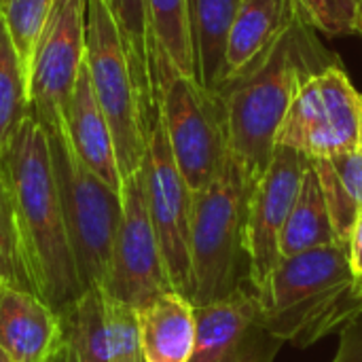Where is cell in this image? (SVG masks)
<instances>
[{
	"label": "cell",
	"instance_id": "obj_32",
	"mask_svg": "<svg viewBox=\"0 0 362 362\" xmlns=\"http://www.w3.org/2000/svg\"><path fill=\"white\" fill-rule=\"evenodd\" d=\"M361 100H362V93H361ZM358 148L362 151V102H361V129H358Z\"/></svg>",
	"mask_w": 362,
	"mask_h": 362
},
{
	"label": "cell",
	"instance_id": "obj_28",
	"mask_svg": "<svg viewBox=\"0 0 362 362\" xmlns=\"http://www.w3.org/2000/svg\"><path fill=\"white\" fill-rule=\"evenodd\" d=\"M0 284L25 288V282H23V276L19 269V261H17L11 216H8V204H6L2 180H0Z\"/></svg>",
	"mask_w": 362,
	"mask_h": 362
},
{
	"label": "cell",
	"instance_id": "obj_35",
	"mask_svg": "<svg viewBox=\"0 0 362 362\" xmlns=\"http://www.w3.org/2000/svg\"><path fill=\"white\" fill-rule=\"evenodd\" d=\"M0 4H2V0H0Z\"/></svg>",
	"mask_w": 362,
	"mask_h": 362
},
{
	"label": "cell",
	"instance_id": "obj_4",
	"mask_svg": "<svg viewBox=\"0 0 362 362\" xmlns=\"http://www.w3.org/2000/svg\"><path fill=\"white\" fill-rule=\"evenodd\" d=\"M250 189L242 168L227 153L214 180L193 193L187 299L195 308L225 299L246 286L244 216Z\"/></svg>",
	"mask_w": 362,
	"mask_h": 362
},
{
	"label": "cell",
	"instance_id": "obj_27",
	"mask_svg": "<svg viewBox=\"0 0 362 362\" xmlns=\"http://www.w3.org/2000/svg\"><path fill=\"white\" fill-rule=\"evenodd\" d=\"M314 168H316L320 185H322V193H325V199H327V208H329V214H331L333 229H335L339 242L346 246L348 238H350V231L354 227V221H356L361 210L356 208V204L352 202V197L348 195V191L344 189V185L339 182L335 170L331 168V163L327 159L314 161Z\"/></svg>",
	"mask_w": 362,
	"mask_h": 362
},
{
	"label": "cell",
	"instance_id": "obj_7",
	"mask_svg": "<svg viewBox=\"0 0 362 362\" xmlns=\"http://www.w3.org/2000/svg\"><path fill=\"white\" fill-rule=\"evenodd\" d=\"M157 106L170 151L187 187L191 193L206 189L229 153L221 93L208 91L195 78L170 70L161 83Z\"/></svg>",
	"mask_w": 362,
	"mask_h": 362
},
{
	"label": "cell",
	"instance_id": "obj_30",
	"mask_svg": "<svg viewBox=\"0 0 362 362\" xmlns=\"http://www.w3.org/2000/svg\"><path fill=\"white\" fill-rule=\"evenodd\" d=\"M331 362H362V312L339 329V346Z\"/></svg>",
	"mask_w": 362,
	"mask_h": 362
},
{
	"label": "cell",
	"instance_id": "obj_6",
	"mask_svg": "<svg viewBox=\"0 0 362 362\" xmlns=\"http://www.w3.org/2000/svg\"><path fill=\"white\" fill-rule=\"evenodd\" d=\"M49 146L81 284L102 288L121 223V193L76 159L64 134H49Z\"/></svg>",
	"mask_w": 362,
	"mask_h": 362
},
{
	"label": "cell",
	"instance_id": "obj_29",
	"mask_svg": "<svg viewBox=\"0 0 362 362\" xmlns=\"http://www.w3.org/2000/svg\"><path fill=\"white\" fill-rule=\"evenodd\" d=\"M331 168L335 170L339 182L356 204V208L362 210V151L356 148L352 153L337 155L333 159H327Z\"/></svg>",
	"mask_w": 362,
	"mask_h": 362
},
{
	"label": "cell",
	"instance_id": "obj_34",
	"mask_svg": "<svg viewBox=\"0 0 362 362\" xmlns=\"http://www.w3.org/2000/svg\"><path fill=\"white\" fill-rule=\"evenodd\" d=\"M358 4H361V6H362V0H358Z\"/></svg>",
	"mask_w": 362,
	"mask_h": 362
},
{
	"label": "cell",
	"instance_id": "obj_12",
	"mask_svg": "<svg viewBox=\"0 0 362 362\" xmlns=\"http://www.w3.org/2000/svg\"><path fill=\"white\" fill-rule=\"evenodd\" d=\"M312 159L276 146L265 174L252 185L244 216V252L248 261V284L257 293L280 263V233L299 195Z\"/></svg>",
	"mask_w": 362,
	"mask_h": 362
},
{
	"label": "cell",
	"instance_id": "obj_24",
	"mask_svg": "<svg viewBox=\"0 0 362 362\" xmlns=\"http://www.w3.org/2000/svg\"><path fill=\"white\" fill-rule=\"evenodd\" d=\"M53 2L55 0H2L0 4V15L6 23L8 36L23 66L25 78L36 40L42 32V25L49 17Z\"/></svg>",
	"mask_w": 362,
	"mask_h": 362
},
{
	"label": "cell",
	"instance_id": "obj_36",
	"mask_svg": "<svg viewBox=\"0 0 362 362\" xmlns=\"http://www.w3.org/2000/svg\"><path fill=\"white\" fill-rule=\"evenodd\" d=\"M361 36H362V34H361Z\"/></svg>",
	"mask_w": 362,
	"mask_h": 362
},
{
	"label": "cell",
	"instance_id": "obj_23",
	"mask_svg": "<svg viewBox=\"0 0 362 362\" xmlns=\"http://www.w3.org/2000/svg\"><path fill=\"white\" fill-rule=\"evenodd\" d=\"M28 117V78L0 15V155Z\"/></svg>",
	"mask_w": 362,
	"mask_h": 362
},
{
	"label": "cell",
	"instance_id": "obj_10",
	"mask_svg": "<svg viewBox=\"0 0 362 362\" xmlns=\"http://www.w3.org/2000/svg\"><path fill=\"white\" fill-rule=\"evenodd\" d=\"M144 193L148 216L159 242L163 267L172 288L189 295V238H191V206L193 193L187 187L157 110V117L146 136V153L142 163Z\"/></svg>",
	"mask_w": 362,
	"mask_h": 362
},
{
	"label": "cell",
	"instance_id": "obj_22",
	"mask_svg": "<svg viewBox=\"0 0 362 362\" xmlns=\"http://www.w3.org/2000/svg\"><path fill=\"white\" fill-rule=\"evenodd\" d=\"M146 6L151 34L159 53L176 72L195 78L187 0H146Z\"/></svg>",
	"mask_w": 362,
	"mask_h": 362
},
{
	"label": "cell",
	"instance_id": "obj_15",
	"mask_svg": "<svg viewBox=\"0 0 362 362\" xmlns=\"http://www.w3.org/2000/svg\"><path fill=\"white\" fill-rule=\"evenodd\" d=\"M66 125H64V138L76 159L93 172L102 182H106L110 189L121 193V174L117 168L115 157V144L110 136V127L106 123V117L102 115L87 66L83 64L74 91L70 95V102L66 106Z\"/></svg>",
	"mask_w": 362,
	"mask_h": 362
},
{
	"label": "cell",
	"instance_id": "obj_18",
	"mask_svg": "<svg viewBox=\"0 0 362 362\" xmlns=\"http://www.w3.org/2000/svg\"><path fill=\"white\" fill-rule=\"evenodd\" d=\"M142 362H191L195 350V305L165 291L136 310Z\"/></svg>",
	"mask_w": 362,
	"mask_h": 362
},
{
	"label": "cell",
	"instance_id": "obj_21",
	"mask_svg": "<svg viewBox=\"0 0 362 362\" xmlns=\"http://www.w3.org/2000/svg\"><path fill=\"white\" fill-rule=\"evenodd\" d=\"M64 339L78 362H110L104 291L87 288L68 310L59 314Z\"/></svg>",
	"mask_w": 362,
	"mask_h": 362
},
{
	"label": "cell",
	"instance_id": "obj_11",
	"mask_svg": "<svg viewBox=\"0 0 362 362\" xmlns=\"http://www.w3.org/2000/svg\"><path fill=\"white\" fill-rule=\"evenodd\" d=\"M121 206V223L115 238L108 278L102 291L138 310L165 291H174L148 216L142 168L123 180Z\"/></svg>",
	"mask_w": 362,
	"mask_h": 362
},
{
	"label": "cell",
	"instance_id": "obj_8",
	"mask_svg": "<svg viewBox=\"0 0 362 362\" xmlns=\"http://www.w3.org/2000/svg\"><path fill=\"white\" fill-rule=\"evenodd\" d=\"M361 91L341 62L310 76L297 91L278 129L276 146L293 148L312 161L358 148Z\"/></svg>",
	"mask_w": 362,
	"mask_h": 362
},
{
	"label": "cell",
	"instance_id": "obj_33",
	"mask_svg": "<svg viewBox=\"0 0 362 362\" xmlns=\"http://www.w3.org/2000/svg\"><path fill=\"white\" fill-rule=\"evenodd\" d=\"M0 362H11V361H8V356H6V354H4L2 350H0Z\"/></svg>",
	"mask_w": 362,
	"mask_h": 362
},
{
	"label": "cell",
	"instance_id": "obj_26",
	"mask_svg": "<svg viewBox=\"0 0 362 362\" xmlns=\"http://www.w3.org/2000/svg\"><path fill=\"white\" fill-rule=\"evenodd\" d=\"M301 15L327 36H354L362 32L358 0H297Z\"/></svg>",
	"mask_w": 362,
	"mask_h": 362
},
{
	"label": "cell",
	"instance_id": "obj_16",
	"mask_svg": "<svg viewBox=\"0 0 362 362\" xmlns=\"http://www.w3.org/2000/svg\"><path fill=\"white\" fill-rule=\"evenodd\" d=\"M297 13V0H242L229 34L225 83L263 62Z\"/></svg>",
	"mask_w": 362,
	"mask_h": 362
},
{
	"label": "cell",
	"instance_id": "obj_19",
	"mask_svg": "<svg viewBox=\"0 0 362 362\" xmlns=\"http://www.w3.org/2000/svg\"><path fill=\"white\" fill-rule=\"evenodd\" d=\"M242 0H187L195 81L218 93L227 78V45Z\"/></svg>",
	"mask_w": 362,
	"mask_h": 362
},
{
	"label": "cell",
	"instance_id": "obj_3",
	"mask_svg": "<svg viewBox=\"0 0 362 362\" xmlns=\"http://www.w3.org/2000/svg\"><path fill=\"white\" fill-rule=\"evenodd\" d=\"M269 331L308 348L362 312V280L348 263V248L333 244L280 259L257 291Z\"/></svg>",
	"mask_w": 362,
	"mask_h": 362
},
{
	"label": "cell",
	"instance_id": "obj_14",
	"mask_svg": "<svg viewBox=\"0 0 362 362\" xmlns=\"http://www.w3.org/2000/svg\"><path fill=\"white\" fill-rule=\"evenodd\" d=\"M64 346L59 316L34 293L0 284V350L11 362H53Z\"/></svg>",
	"mask_w": 362,
	"mask_h": 362
},
{
	"label": "cell",
	"instance_id": "obj_13",
	"mask_svg": "<svg viewBox=\"0 0 362 362\" xmlns=\"http://www.w3.org/2000/svg\"><path fill=\"white\" fill-rule=\"evenodd\" d=\"M195 329L191 362H274L282 348L263 318L257 293L246 286L195 308Z\"/></svg>",
	"mask_w": 362,
	"mask_h": 362
},
{
	"label": "cell",
	"instance_id": "obj_25",
	"mask_svg": "<svg viewBox=\"0 0 362 362\" xmlns=\"http://www.w3.org/2000/svg\"><path fill=\"white\" fill-rule=\"evenodd\" d=\"M104 312L108 325L110 362H142L140 327L136 310L104 293Z\"/></svg>",
	"mask_w": 362,
	"mask_h": 362
},
{
	"label": "cell",
	"instance_id": "obj_20",
	"mask_svg": "<svg viewBox=\"0 0 362 362\" xmlns=\"http://www.w3.org/2000/svg\"><path fill=\"white\" fill-rule=\"evenodd\" d=\"M333 244H341V242L333 229L322 185L312 161L310 168L305 170L299 195L280 233V259L297 257Z\"/></svg>",
	"mask_w": 362,
	"mask_h": 362
},
{
	"label": "cell",
	"instance_id": "obj_1",
	"mask_svg": "<svg viewBox=\"0 0 362 362\" xmlns=\"http://www.w3.org/2000/svg\"><path fill=\"white\" fill-rule=\"evenodd\" d=\"M11 229L25 288L57 316L83 293L47 129L30 115L0 155Z\"/></svg>",
	"mask_w": 362,
	"mask_h": 362
},
{
	"label": "cell",
	"instance_id": "obj_9",
	"mask_svg": "<svg viewBox=\"0 0 362 362\" xmlns=\"http://www.w3.org/2000/svg\"><path fill=\"white\" fill-rule=\"evenodd\" d=\"M87 0H55L28 68L30 115L47 134H64L66 106L85 64Z\"/></svg>",
	"mask_w": 362,
	"mask_h": 362
},
{
	"label": "cell",
	"instance_id": "obj_2",
	"mask_svg": "<svg viewBox=\"0 0 362 362\" xmlns=\"http://www.w3.org/2000/svg\"><path fill=\"white\" fill-rule=\"evenodd\" d=\"M337 62L339 57L325 49L316 28L299 11L263 62L221 87L227 146L250 187L265 174L278 129L301 85Z\"/></svg>",
	"mask_w": 362,
	"mask_h": 362
},
{
	"label": "cell",
	"instance_id": "obj_5",
	"mask_svg": "<svg viewBox=\"0 0 362 362\" xmlns=\"http://www.w3.org/2000/svg\"><path fill=\"white\" fill-rule=\"evenodd\" d=\"M85 66L95 102L110 127L121 180H125L144 163L153 121L142 108L119 30L102 0H87Z\"/></svg>",
	"mask_w": 362,
	"mask_h": 362
},
{
	"label": "cell",
	"instance_id": "obj_17",
	"mask_svg": "<svg viewBox=\"0 0 362 362\" xmlns=\"http://www.w3.org/2000/svg\"><path fill=\"white\" fill-rule=\"evenodd\" d=\"M102 4L106 6L119 30L142 108L146 117L155 121L159 110V81L172 64L159 53L155 38L151 34L146 0H102Z\"/></svg>",
	"mask_w": 362,
	"mask_h": 362
},
{
	"label": "cell",
	"instance_id": "obj_31",
	"mask_svg": "<svg viewBox=\"0 0 362 362\" xmlns=\"http://www.w3.org/2000/svg\"><path fill=\"white\" fill-rule=\"evenodd\" d=\"M346 248H348V263H350L352 274L362 280V210L354 221Z\"/></svg>",
	"mask_w": 362,
	"mask_h": 362
}]
</instances>
